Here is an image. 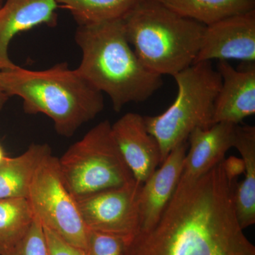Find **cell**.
Segmentation results:
<instances>
[{
    "instance_id": "cell-25",
    "label": "cell",
    "mask_w": 255,
    "mask_h": 255,
    "mask_svg": "<svg viewBox=\"0 0 255 255\" xmlns=\"http://www.w3.org/2000/svg\"><path fill=\"white\" fill-rule=\"evenodd\" d=\"M7 158V156L5 154L4 149H3L2 146L0 145V164L2 163Z\"/></svg>"
},
{
    "instance_id": "cell-5",
    "label": "cell",
    "mask_w": 255,
    "mask_h": 255,
    "mask_svg": "<svg viewBox=\"0 0 255 255\" xmlns=\"http://www.w3.org/2000/svg\"><path fill=\"white\" fill-rule=\"evenodd\" d=\"M177 95L164 113L144 117L147 131L158 142L161 163L197 128L213 125L215 102L222 80L211 61L199 62L173 75Z\"/></svg>"
},
{
    "instance_id": "cell-15",
    "label": "cell",
    "mask_w": 255,
    "mask_h": 255,
    "mask_svg": "<svg viewBox=\"0 0 255 255\" xmlns=\"http://www.w3.org/2000/svg\"><path fill=\"white\" fill-rule=\"evenodd\" d=\"M245 163V178L234 189L233 201L240 226L243 230L255 223V127L236 126L234 145Z\"/></svg>"
},
{
    "instance_id": "cell-6",
    "label": "cell",
    "mask_w": 255,
    "mask_h": 255,
    "mask_svg": "<svg viewBox=\"0 0 255 255\" xmlns=\"http://www.w3.org/2000/svg\"><path fill=\"white\" fill-rule=\"evenodd\" d=\"M65 186L76 200L134 180L112 134L104 121L90 129L58 159Z\"/></svg>"
},
{
    "instance_id": "cell-18",
    "label": "cell",
    "mask_w": 255,
    "mask_h": 255,
    "mask_svg": "<svg viewBox=\"0 0 255 255\" xmlns=\"http://www.w3.org/2000/svg\"><path fill=\"white\" fill-rule=\"evenodd\" d=\"M33 219L26 198L0 199V255L9 253L22 239Z\"/></svg>"
},
{
    "instance_id": "cell-21",
    "label": "cell",
    "mask_w": 255,
    "mask_h": 255,
    "mask_svg": "<svg viewBox=\"0 0 255 255\" xmlns=\"http://www.w3.org/2000/svg\"><path fill=\"white\" fill-rule=\"evenodd\" d=\"M5 255H49L44 228L41 223L34 218L26 234Z\"/></svg>"
},
{
    "instance_id": "cell-9",
    "label": "cell",
    "mask_w": 255,
    "mask_h": 255,
    "mask_svg": "<svg viewBox=\"0 0 255 255\" xmlns=\"http://www.w3.org/2000/svg\"><path fill=\"white\" fill-rule=\"evenodd\" d=\"M213 60L255 62V10L206 26L194 63Z\"/></svg>"
},
{
    "instance_id": "cell-12",
    "label": "cell",
    "mask_w": 255,
    "mask_h": 255,
    "mask_svg": "<svg viewBox=\"0 0 255 255\" xmlns=\"http://www.w3.org/2000/svg\"><path fill=\"white\" fill-rule=\"evenodd\" d=\"M187 148V141L174 147L161 167L142 184L138 196L139 231L152 227L163 214L180 180Z\"/></svg>"
},
{
    "instance_id": "cell-2",
    "label": "cell",
    "mask_w": 255,
    "mask_h": 255,
    "mask_svg": "<svg viewBox=\"0 0 255 255\" xmlns=\"http://www.w3.org/2000/svg\"><path fill=\"white\" fill-rule=\"evenodd\" d=\"M75 38L82 55L77 71L108 95L116 112L128 104L145 102L163 85L162 76L150 71L135 54L124 19L78 26Z\"/></svg>"
},
{
    "instance_id": "cell-7",
    "label": "cell",
    "mask_w": 255,
    "mask_h": 255,
    "mask_svg": "<svg viewBox=\"0 0 255 255\" xmlns=\"http://www.w3.org/2000/svg\"><path fill=\"white\" fill-rule=\"evenodd\" d=\"M33 217L64 241L85 250L87 228L78 202L65 186L58 158L48 154L36 169L26 197Z\"/></svg>"
},
{
    "instance_id": "cell-13",
    "label": "cell",
    "mask_w": 255,
    "mask_h": 255,
    "mask_svg": "<svg viewBox=\"0 0 255 255\" xmlns=\"http://www.w3.org/2000/svg\"><path fill=\"white\" fill-rule=\"evenodd\" d=\"M55 0H4L0 7V71L16 66L10 60V42L21 32L58 23Z\"/></svg>"
},
{
    "instance_id": "cell-4",
    "label": "cell",
    "mask_w": 255,
    "mask_h": 255,
    "mask_svg": "<svg viewBox=\"0 0 255 255\" xmlns=\"http://www.w3.org/2000/svg\"><path fill=\"white\" fill-rule=\"evenodd\" d=\"M123 19L130 46L152 73L173 76L195 62L205 25L162 0H138Z\"/></svg>"
},
{
    "instance_id": "cell-24",
    "label": "cell",
    "mask_w": 255,
    "mask_h": 255,
    "mask_svg": "<svg viewBox=\"0 0 255 255\" xmlns=\"http://www.w3.org/2000/svg\"><path fill=\"white\" fill-rule=\"evenodd\" d=\"M9 98V97L3 92V90L0 87V111L2 110L3 107H4L5 104L6 103Z\"/></svg>"
},
{
    "instance_id": "cell-19",
    "label": "cell",
    "mask_w": 255,
    "mask_h": 255,
    "mask_svg": "<svg viewBox=\"0 0 255 255\" xmlns=\"http://www.w3.org/2000/svg\"><path fill=\"white\" fill-rule=\"evenodd\" d=\"M138 0H55L73 15L78 26L123 19Z\"/></svg>"
},
{
    "instance_id": "cell-3",
    "label": "cell",
    "mask_w": 255,
    "mask_h": 255,
    "mask_svg": "<svg viewBox=\"0 0 255 255\" xmlns=\"http://www.w3.org/2000/svg\"><path fill=\"white\" fill-rule=\"evenodd\" d=\"M0 87L8 97H20L26 114L49 117L55 130L63 137L73 136L105 107L102 92L65 63L44 70L17 65L1 70Z\"/></svg>"
},
{
    "instance_id": "cell-22",
    "label": "cell",
    "mask_w": 255,
    "mask_h": 255,
    "mask_svg": "<svg viewBox=\"0 0 255 255\" xmlns=\"http://www.w3.org/2000/svg\"><path fill=\"white\" fill-rule=\"evenodd\" d=\"M44 228V227H43ZM49 255H86L84 250L71 246L53 231L44 228Z\"/></svg>"
},
{
    "instance_id": "cell-1",
    "label": "cell",
    "mask_w": 255,
    "mask_h": 255,
    "mask_svg": "<svg viewBox=\"0 0 255 255\" xmlns=\"http://www.w3.org/2000/svg\"><path fill=\"white\" fill-rule=\"evenodd\" d=\"M233 194L223 161L197 179H180L160 219L127 241L124 255H255Z\"/></svg>"
},
{
    "instance_id": "cell-26",
    "label": "cell",
    "mask_w": 255,
    "mask_h": 255,
    "mask_svg": "<svg viewBox=\"0 0 255 255\" xmlns=\"http://www.w3.org/2000/svg\"><path fill=\"white\" fill-rule=\"evenodd\" d=\"M4 0H0V7L2 6L3 3H4Z\"/></svg>"
},
{
    "instance_id": "cell-11",
    "label": "cell",
    "mask_w": 255,
    "mask_h": 255,
    "mask_svg": "<svg viewBox=\"0 0 255 255\" xmlns=\"http://www.w3.org/2000/svg\"><path fill=\"white\" fill-rule=\"evenodd\" d=\"M237 70L226 60H219L216 70L222 80L215 102L213 124H241L255 114V63Z\"/></svg>"
},
{
    "instance_id": "cell-17",
    "label": "cell",
    "mask_w": 255,
    "mask_h": 255,
    "mask_svg": "<svg viewBox=\"0 0 255 255\" xmlns=\"http://www.w3.org/2000/svg\"><path fill=\"white\" fill-rule=\"evenodd\" d=\"M183 16L205 26L255 10V0H162Z\"/></svg>"
},
{
    "instance_id": "cell-8",
    "label": "cell",
    "mask_w": 255,
    "mask_h": 255,
    "mask_svg": "<svg viewBox=\"0 0 255 255\" xmlns=\"http://www.w3.org/2000/svg\"><path fill=\"white\" fill-rule=\"evenodd\" d=\"M142 184L134 179L77 200L87 229L119 236L128 241L140 230L138 196Z\"/></svg>"
},
{
    "instance_id": "cell-23",
    "label": "cell",
    "mask_w": 255,
    "mask_h": 255,
    "mask_svg": "<svg viewBox=\"0 0 255 255\" xmlns=\"http://www.w3.org/2000/svg\"><path fill=\"white\" fill-rule=\"evenodd\" d=\"M223 166L226 176L230 181L234 180L240 174L244 173L245 163L243 159L236 157H230L223 159Z\"/></svg>"
},
{
    "instance_id": "cell-14",
    "label": "cell",
    "mask_w": 255,
    "mask_h": 255,
    "mask_svg": "<svg viewBox=\"0 0 255 255\" xmlns=\"http://www.w3.org/2000/svg\"><path fill=\"white\" fill-rule=\"evenodd\" d=\"M236 126L220 122L208 128H197L193 130L188 137L189 150L186 153L180 179H197L222 162L234 145Z\"/></svg>"
},
{
    "instance_id": "cell-10",
    "label": "cell",
    "mask_w": 255,
    "mask_h": 255,
    "mask_svg": "<svg viewBox=\"0 0 255 255\" xmlns=\"http://www.w3.org/2000/svg\"><path fill=\"white\" fill-rule=\"evenodd\" d=\"M122 157L136 182L143 184L161 164L158 142L147 131L144 117L126 114L112 125Z\"/></svg>"
},
{
    "instance_id": "cell-16",
    "label": "cell",
    "mask_w": 255,
    "mask_h": 255,
    "mask_svg": "<svg viewBox=\"0 0 255 255\" xmlns=\"http://www.w3.org/2000/svg\"><path fill=\"white\" fill-rule=\"evenodd\" d=\"M51 150L47 144H32L21 155L0 164V199L27 197L38 164Z\"/></svg>"
},
{
    "instance_id": "cell-20",
    "label": "cell",
    "mask_w": 255,
    "mask_h": 255,
    "mask_svg": "<svg viewBox=\"0 0 255 255\" xmlns=\"http://www.w3.org/2000/svg\"><path fill=\"white\" fill-rule=\"evenodd\" d=\"M127 240L119 236L87 230L86 255H124Z\"/></svg>"
}]
</instances>
